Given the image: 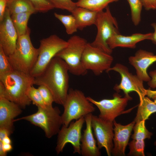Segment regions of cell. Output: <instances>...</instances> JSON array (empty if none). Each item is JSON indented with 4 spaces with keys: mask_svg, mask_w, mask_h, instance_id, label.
<instances>
[{
    "mask_svg": "<svg viewBox=\"0 0 156 156\" xmlns=\"http://www.w3.org/2000/svg\"><path fill=\"white\" fill-rule=\"evenodd\" d=\"M69 72L64 61L55 56L42 73L35 77L34 85L46 86L52 95L54 102L63 106L69 90Z\"/></svg>",
    "mask_w": 156,
    "mask_h": 156,
    "instance_id": "cell-1",
    "label": "cell"
},
{
    "mask_svg": "<svg viewBox=\"0 0 156 156\" xmlns=\"http://www.w3.org/2000/svg\"><path fill=\"white\" fill-rule=\"evenodd\" d=\"M98 12L77 7L71 13L75 19L78 29L82 30L87 27L95 25Z\"/></svg>",
    "mask_w": 156,
    "mask_h": 156,
    "instance_id": "cell-20",
    "label": "cell"
},
{
    "mask_svg": "<svg viewBox=\"0 0 156 156\" xmlns=\"http://www.w3.org/2000/svg\"><path fill=\"white\" fill-rule=\"evenodd\" d=\"M14 69L9 57L0 46V78L12 72Z\"/></svg>",
    "mask_w": 156,
    "mask_h": 156,
    "instance_id": "cell-28",
    "label": "cell"
},
{
    "mask_svg": "<svg viewBox=\"0 0 156 156\" xmlns=\"http://www.w3.org/2000/svg\"><path fill=\"white\" fill-rule=\"evenodd\" d=\"M91 125L98 148H104L108 156H111L114 146L113 122L104 120L92 115Z\"/></svg>",
    "mask_w": 156,
    "mask_h": 156,
    "instance_id": "cell-13",
    "label": "cell"
},
{
    "mask_svg": "<svg viewBox=\"0 0 156 156\" xmlns=\"http://www.w3.org/2000/svg\"><path fill=\"white\" fill-rule=\"evenodd\" d=\"M35 77L29 74L14 70L0 78L5 88L4 96L24 109L31 102L27 94L29 88L34 85Z\"/></svg>",
    "mask_w": 156,
    "mask_h": 156,
    "instance_id": "cell-2",
    "label": "cell"
},
{
    "mask_svg": "<svg viewBox=\"0 0 156 156\" xmlns=\"http://www.w3.org/2000/svg\"><path fill=\"white\" fill-rule=\"evenodd\" d=\"M155 112H156V104L148 97L145 96L140 100L137 114L134 120L135 123L145 121Z\"/></svg>",
    "mask_w": 156,
    "mask_h": 156,
    "instance_id": "cell-21",
    "label": "cell"
},
{
    "mask_svg": "<svg viewBox=\"0 0 156 156\" xmlns=\"http://www.w3.org/2000/svg\"><path fill=\"white\" fill-rule=\"evenodd\" d=\"M92 114L90 113L84 116L86 129L83 130L80 140L81 154L83 156H100L101 153L94 138L91 125Z\"/></svg>",
    "mask_w": 156,
    "mask_h": 156,
    "instance_id": "cell-18",
    "label": "cell"
},
{
    "mask_svg": "<svg viewBox=\"0 0 156 156\" xmlns=\"http://www.w3.org/2000/svg\"><path fill=\"white\" fill-rule=\"evenodd\" d=\"M85 122L84 117L83 116L75 122H71L68 127L62 125L57 134L55 147V150L57 154L62 152L66 144L69 143L73 146L74 150L73 153L81 155V132Z\"/></svg>",
    "mask_w": 156,
    "mask_h": 156,
    "instance_id": "cell-10",
    "label": "cell"
},
{
    "mask_svg": "<svg viewBox=\"0 0 156 156\" xmlns=\"http://www.w3.org/2000/svg\"><path fill=\"white\" fill-rule=\"evenodd\" d=\"M43 99L47 105H52L54 100L51 93L49 89L45 86L40 85L38 88Z\"/></svg>",
    "mask_w": 156,
    "mask_h": 156,
    "instance_id": "cell-33",
    "label": "cell"
},
{
    "mask_svg": "<svg viewBox=\"0 0 156 156\" xmlns=\"http://www.w3.org/2000/svg\"><path fill=\"white\" fill-rule=\"evenodd\" d=\"M119 0H78L77 7H83L91 10L99 12L103 10L109 4Z\"/></svg>",
    "mask_w": 156,
    "mask_h": 156,
    "instance_id": "cell-24",
    "label": "cell"
},
{
    "mask_svg": "<svg viewBox=\"0 0 156 156\" xmlns=\"http://www.w3.org/2000/svg\"><path fill=\"white\" fill-rule=\"evenodd\" d=\"M129 5L131 19L135 26L138 25L141 21L142 4L140 0H127Z\"/></svg>",
    "mask_w": 156,
    "mask_h": 156,
    "instance_id": "cell-27",
    "label": "cell"
},
{
    "mask_svg": "<svg viewBox=\"0 0 156 156\" xmlns=\"http://www.w3.org/2000/svg\"><path fill=\"white\" fill-rule=\"evenodd\" d=\"M94 105L82 91L69 89L63 105L64 110L61 115L62 125L68 127L72 120L92 113L95 109Z\"/></svg>",
    "mask_w": 156,
    "mask_h": 156,
    "instance_id": "cell-4",
    "label": "cell"
},
{
    "mask_svg": "<svg viewBox=\"0 0 156 156\" xmlns=\"http://www.w3.org/2000/svg\"><path fill=\"white\" fill-rule=\"evenodd\" d=\"M37 112L33 114L14 120V122L24 120L41 128L48 138L57 134L62 125L59 108L47 105L45 108L37 107Z\"/></svg>",
    "mask_w": 156,
    "mask_h": 156,
    "instance_id": "cell-5",
    "label": "cell"
},
{
    "mask_svg": "<svg viewBox=\"0 0 156 156\" xmlns=\"http://www.w3.org/2000/svg\"><path fill=\"white\" fill-rule=\"evenodd\" d=\"M152 33L143 34L137 33L130 36H124L120 33L113 34L107 41L110 49L113 50L117 47L135 48L138 42L146 40H150Z\"/></svg>",
    "mask_w": 156,
    "mask_h": 156,
    "instance_id": "cell-19",
    "label": "cell"
},
{
    "mask_svg": "<svg viewBox=\"0 0 156 156\" xmlns=\"http://www.w3.org/2000/svg\"><path fill=\"white\" fill-rule=\"evenodd\" d=\"M67 46L55 56L60 58L66 63L69 72L75 75L83 76L87 71L83 67L81 62L82 54L88 43L84 38L77 35L71 37L67 41Z\"/></svg>",
    "mask_w": 156,
    "mask_h": 156,
    "instance_id": "cell-6",
    "label": "cell"
},
{
    "mask_svg": "<svg viewBox=\"0 0 156 156\" xmlns=\"http://www.w3.org/2000/svg\"><path fill=\"white\" fill-rule=\"evenodd\" d=\"M152 27L153 28L154 31L152 33V35L150 40L156 44V23H153L151 24Z\"/></svg>",
    "mask_w": 156,
    "mask_h": 156,
    "instance_id": "cell-38",
    "label": "cell"
},
{
    "mask_svg": "<svg viewBox=\"0 0 156 156\" xmlns=\"http://www.w3.org/2000/svg\"><path fill=\"white\" fill-rule=\"evenodd\" d=\"M1 142L3 143L10 144L11 143V140L9 138V136H8L5 137Z\"/></svg>",
    "mask_w": 156,
    "mask_h": 156,
    "instance_id": "cell-41",
    "label": "cell"
},
{
    "mask_svg": "<svg viewBox=\"0 0 156 156\" xmlns=\"http://www.w3.org/2000/svg\"><path fill=\"white\" fill-rule=\"evenodd\" d=\"M97 13L95 25L97 32L95 38L91 44L104 51L111 54L112 50L110 48L107 41L113 34L120 33L116 18L112 15L108 6Z\"/></svg>",
    "mask_w": 156,
    "mask_h": 156,
    "instance_id": "cell-7",
    "label": "cell"
},
{
    "mask_svg": "<svg viewBox=\"0 0 156 156\" xmlns=\"http://www.w3.org/2000/svg\"><path fill=\"white\" fill-rule=\"evenodd\" d=\"M135 123L134 120L130 123L122 125L113 121L114 126V146L112 155L114 156L125 155L126 146L129 143L130 137Z\"/></svg>",
    "mask_w": 156,
    "mask_h": 156,
    "instance_id": "cell-16",
    "label": "cell"
},
{
    "mask_svg": "<svg viewBox=\"0 0 156 156\" xmlns=\"http://www.w3.org/2000/svg\"><path fill=\"white\" fill-rule=\"evenodd\" d=\"M8 0H0V22L3 18Z\"/></svg>",
    "mask_w": 156,
    "mask_h": 156,
    "instance_id": "cell-36",
    "label": "cell"
},
{
    "mask_svg": "<svg viewBox=\"0 0 156 156\" xmlns=\"http://www.w3.org/2000/svg\"><path fill=\"white\" fill-rule=\"evenodd\" d=\"M55 8L66 10L71 12L77 7L72 0H49Z\"/></svg>",
    "mask_w": 156,
    "mask_h": 156,
    "instance_id": "cell-31",
    "label": "cell"
},
{
    "mask_svg": "<svg viewBox=\"0 0 156 156\" xmlns=\"http://www.w3.org/2000/svg\"><path fill=\"white\" fill-rule=\"evenodd\" d=\"M29 28L25 34L18 36L15 49L8 56L14 70L29 74L34 66L38 56V49L33 45Z\"/></svg>",
    "mask_w": 156,
    "mask_h": 156,
    "instance_id": "cell-3",
    "label": "cell"
},
{
    "mask_svg": "<svg viewBox=\"0 0 156 156\" xmlns=\"http://www.w3.org/2000/svg\"><path fill=\"white\" fill-rule=\"evenodd\" d=\"M7 8L10 15L21 13L37 12L33 4L29 0H8Z\"/></svg>",
    "mask_w": 156,
    "mask_h": 156,
    "instance_id": "cell-22",
    "label": "cell"
},
{
    "mask_svg": "<svg viewBox=\"0 0 156 156\" xmlns=\"http://www.w3.org/2000/svg\"><path fill=\"white\" fill-rule=\"evenodd\" d=\"M30 12L21 13L11 16V18L18 36L25 34L29 27L27 23L31 15Z\"/></svg>",
    "mask_w": 156,
    "mask_h": 156,
    "instance_id": "cell-23",
    "label": "cell"
},
{
    "mask_svg": "<svg viewBox=\"0 0 156 156\" xmlns=\"http://www.w3.org/2000/svg\"><path fill=\"white\" fill-rule=\"evenodd\" d=\"M113 97L112 99H104L99 101L95 100L89 96L87 98L99 109V117L105 120L113 122L117 117L125 113L128 101L132 98L126 96L122 97L118 92L114 93Z\"/></svg>",
    "mask_w": 156,
    "mask_h": 156,
    "instance_id": "cell-11",
    "label": "cell"
},
{
    "mask_svg": "<svg viewBox=\"0 0 156 156\" xmlns=\"http://www.w3.org/2000/svg\"><path fill=\"white\" fill-rule=\"evenodd\" d=\"M54 15L63 24L67 34L71 35L77 31L78 29L76 21L72 14L65 15L55 12Z\"/></svg>",
    "mask_w": 156,
    "mask_h": 156,
    "instance_id": "cell-25",
    "label": "cell"
},
{
    "mask_svg": "<svg viewBox=\"0 0 156 156\" xmlns=\"http://www.w3.org/2000/svg\"><path fill=\"white\" fill-rule=\"evenodd\" d=\"M143 7L146 10H156V0H140Z\"/></svg>",
    "mask_w": 156,
    "mask_h": 156,
    "instance_id": "cell-34",
    "label": "cell"
},
{
    "mask_svg": "<svg viewBox=\"0 0 156 156\" xmlns=\"http://www.w3.org/2000/svg\"><path fill=\"white\" fill-rule=\"evenodd\" d=\"M21 109L14 103L0 96V128L6 129L12 134L14 118L21 114Z\"/></svg>",
    "mask_w": 156,
    "mask_h": 156,
    "instance_id": "cell-17",
    "label": "cell"
},
{
    "mask_svg": "<svg viewBox=\"0 0 156 156\" xmlns=\"http://www.w3.org/2000/svg\"><path fill=\"white\" fill-rule=\"evenodd\" d=\"M149 75L151 77V79L148 82V86L152 88H156V70L150 71L149 73Z\"/></svg>",
    "mask_w": 156,
    "mask_h": 156,
    "instance_id": "cell-35",
    "label": "cell"
},
{
    "mask_svg": "<svg viewBox=\"0 0 156 156\" xmlns=\"http://www.w3.org/2000/svg\"><path fill=\"white\" fill-rule=\"evenodd\" d=\"M7 155L3 151L2 148V142H0V156H5Z\"/></svg>",
    "mask_w": 156,
    "mask_h": 156,
    "instance_id": "cell-42",
    "label": "cell"
},
{
    "mask_svg": "<svg viewBox=\"0 0 156 156\" xmlns=\"http://www.w3.org/2000/svg\"><path fill=\"white\" fill-rule=\"evenodd\" d=\"M134 133L131 138L136 140H144L151 138L152 133L149 131L145 125V120H142L135 123L133 128Z\"/></svg>",
    "mask_w": 156,
    "mask_h": 156,
    "instance_id": "cell-26",
    "label": "cell"
},
{
    "mask_svg": "<svg viewBox=\"0 0 156 156\" xmlns=\"http://www.w3.org/2000/svg\"><path fill=\"white\" fill-rule=\"evenodd\" d=\"M152 99L154 100V101L156 104V95Z\"/></svg>",
    "mask_w": 156,
    "mask_h": 156,
    "instance_id": "cell-43",
    "label": "cell"
},
{
    "mask_svg": "<svg viewBox=\"0 0 156 156\" xmlns=\"http://www.w3.org/2000/svg\"><path fill=\"white\" fill-rule=\"evenodd\" d=\"M129 62L135 68L136 75L143 81L148 82L151 77L147 72L149 67L156 62V55L143 49L137 51L129 57Z\"/></svg>",
    "mask_w": 156,
    "mask_h": 156,
    "instance_id": "cell-15",
    "label": "cell"
},
{
    "mask_svg": "<svg viewBox=\"0 0 156 156\" xmlns=\"http://www.w3.org/2000/svg\"><path fill=\"white\" fill-rule=\"evenodd\" d=\"M113 70L118 73L120 75V83L116 85L114 89L118 92L122 90L125 96H130L129 93L133 91L136 92L138 94L140 100L146 95V90L144 86L143 81L136 75L130 73L128 68L124 65L117 63L113 67H111L107 71V73Z\"/></svg>",
    "mask_w": 156,
    "mask_h": 156,
    "instance_id": "cell-12",
    "label": "cell"
},
{
    "mask_svg": "<svg viewBox=\"0 0 156 156\" xmlns=\"http://www.w3.org/2000/svg\"><path fill=\"white\" fill-rule=\"evenodd\" d=\"M155 145L156 146V141L155 142Z\"/></svg>",
    "mask_w": 156,
    "mask_h": 156,
    "instance_id": "cell-44",
    "label": "cell"
},
{
    "mask_svg": "<svg viewBox=\"0 0 156 156\" xmlns=\"http://www.w3.org/2000/svg\"><path fill=\"white\" fill-rule=\"evenodd\" d=\"M129 151L128 156H144L145 143L144 140H133L128 143Z\"/></svg>",
    "mask_w": 156,
    "mask_h": 156,
    "instance_id": "cell-29",
    "label": "cell"
},
{
    "mask_svg": "<svg viewBox=\"0 0 156 156\" xmlns=\"http://www.w3.org/2000/svg\"><path fill=\"white\" fill-rule=\"evenodd\" d=\"M68 44L67 41L55 34L41 40L37 59L30 73V75L35 77L41 74L56 54Z\"/></svg>",
    "mask_w": 156,
    "mask_h": 156,
    "instance_id": "cell-8",
    "label": "cell"
},
{
    "mask_svg": "<svg viewBox=\"0 0 156 156\" xmlns=\"http://www.w3.org/2000/svg\"><path fill=\"white\" fill-rule=\"evenodd\" d=\"M27 94L33 104L37 107L45 108L47 106L38 88H35L33 86H30L28 90Z\"/></svg>",
    "mask_w": 156,
    "mask_h": 156,
    "instance_id": "cell-30",
    "label": "cell"
},
{
    "mask_svg": "<svg viewBox=\"0 0 156 156\" xmlns=\"http://www.w3.org/2000/svg\"><path fill=\"white\" fill-rule=\"evenodd\" d=\"M37 12L45 13L55 8L49 0H29Z\"/></svg>",
    "mask_w": 156,
    "mask_h": 156,
    "instance_id": "cell-32",
    "label": "cell"
},
{
    "mask_svg": "<svg viewBox=\"0 0 156 156\" xmlns=\"http://www.w3.org/2000/svg\"><path fill=\"white\" fill-rule=\"evenodd\" d=\"M114 60L111 54L87 43L83 53L81 62L84 68L91 70L96 76L106 72L111 67Z\"/></svg>",
    "mask_w": 156,
    "mask_h": 156,
    "instance_id": "cell-9",
    "label": "cell"
},
{
    "mask_svg": "<svg viewBox=\"0 0 156 156\" xmlns=\"http://www.w3.org/2000/svg\"><path fill=\"white\" fill-rule=\"evenodd\" d=\"M146 95L149 98L153 99L156 95V90H153L150 89L146 90Z\"/></svg>",
    "mask_w": 156,
    "mask_h": 156,
    "instance_id": "cell-40",
    "label": "cell"
},
{
    "mask_svg": "<svg viewBox=\"0 0 156 156\" xmlns=\"http://www.w3.org/2000/svg\"><path fill=\"white\" fill-rule=\"evenodd\" d=\"M1 142L2 148L6 153L7 154L8 152L10 151L12 149V147L11 144L3 143L2 142Z\"/></svg>",
    "mask_w": 156,
    "mask_h": 156,
    "instance_id": "cell-39",
    "label": "cell"
},
{
    "mask_svg": "<svg viewBox=\"0 0 156 156\" xmlns=\"http://www.w3.org/2000/svg\"><path fill=\"white\" fill-rule=\"evenodd\" d=\"M12 133L8 130L0 128V141L2 142L6 137L9 136Z\"/></svg>",
    "mask_w": 156,
    "mask_h": 156,
    "instance_id": "cell-37",
    "label": "cell"
},
{
    "mask_svg": "<svg viewBox=\"0 0 156 156\" xmlns=\"http://www.w3.org/2000/svg\"><path fill=\"white\" fill-rule=\"evenodd\" d=\"M18 37L9 11L7 7L3 18L0 22V46L8 56L14 52Z\"/></svg>",
    "mask_w": 156,
    "mask_h": 156,
    "instance_id": "cell-14",
    "label": "cell"
}]
</instances>
